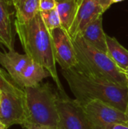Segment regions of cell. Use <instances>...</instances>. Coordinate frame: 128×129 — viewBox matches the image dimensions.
Returning <instances> with one entry per match:
<instances>
[{"instance_id":"5","label":"cell","mask_w":128,"mask_h":129,"mask_svg":"<svg viewBox=\"0 0 128 129\" xmlns=\"http://www.w3.org/2000/svg\"><path fill=\"white\" fill-rule=\"evenodd\" d=\"M58 123L57 129H93L83 107L66 94L57 97Z\"/></svg>"},{"instance_id":"18","label":"cell","mask_w":128,"mask_h":129,"mask_svg":"<svg viewBox=\"0 0 128 129\" xmlns=\"http://www.w3.org/2000/svg\"><path fill=\"white\" fill-rule=\"evenodd\" d=\"M40 13L45 26L50 33H51L54 29L62 26L60 19L56 8L48 11H40Z\"/></svg>"},{"instance_id":"15","label":"cell","mask_w":128,"mask_h":129,"mask_svg":"<svg viewBox=\"0 0 128 129\" xmlns=\"http://www.w3.org/2000/svg\"><path fill=\"white\" fill-rule=\"evenodd\" d=\"M56 9L58 12L61 26L68 33L75 21L78 3L76 0H56Z\"/></svg>"},{"instance_id":"17","label":"cell","mask_w":128,"mask_h":129,"mask_svg":"<svg viewBox=\"0 0 128 129\" xmlns=\"http://www.w3.org/2000/svg\"><path fill=\"white\" fill-rule=\"evenodd\" d=\"M12 93L17 94H23V89L20 88L10 77L8 73L0 69V93Z\"/></svg>"},{"instance_id":"26","label":"cell","mask_w":128,"mask_h":129,"mask_svg":"<svg viewBox=\"0 0 128 129\" xmlns=\"http://www.w3.org/2000/svg\"><path fill=\"white\" fill-rule=\"evenodd\" d=\"M126 113H127V117H128V104H127V112H126ZM128 125V123H127Z\"/></svg>"},{"instance_id":"7","label":"cell","mask_w":128,"mask_h":129,"mask_svg":"<svg viewBox=\"0 0 128 129\" xmlns=\"http://www.w3.org/2000/svg\"><path fill=\"white\" fill-rule=\"evenodd\" d=\"M0 120L8 128L26 123L24 93L23 94L0 93Z\"/></svg>"},{"instance_id":"19","label":"cell","mask_w":128,"mask_h":129,"mask_svg":"<svg viewBox=\"0 0 128 129\" xmlns=\"http://www.w3.org/2000/svg\"><path fill=\"white\" fill-rule=\"evenodd\" d=\"M40 11H48L56 8V0H40Z\"/></svg>"},{"instance_id":"22","label":"cell","mask_w":128,"mask_h":129,"mask_svg":"<svg viewBox=\"0 0 128 129\" xmlns=\"http://www.w3.org/2000/svg\"><path fill=\"white\" fill-rule=\"evenodd\" d=\"M23 127L26 129H57L54 128H51V127H47V126H42V125H35V124H30V123H26L23 125Z\"/></svg>"},{"instance_id":"10","label":"cell","mask_w":128,"mask_h":129,"mask_svg":"<svg viewBox=\"0 0 128 129\" xmlns=\"http://www.w3.org/2000/svg\"><path fill=\"white\" fill-rule=\"evenodd\" d=\"M11 0H0V42L8 51L14 50L15 27Z\"/></svg>"},{"instance_id":"25","label":"cell","mask_w":128,"mask_h":129,"mask_svg":"<svg viewBox=\"0 0 128 129\" xmlns=\"http://www.w3.org/2000/svg\"><path fill=\"white\" fill-rule=\"evenodd\" d=\"M124 0H113V2L114 3H117V2H122Z\"/></svg>"},{"instance_id":"9","label":"cell","mask_w":128,"mask_h":129,"mask_svg":"<svg viewBox=\"0 0 128 129\" xmlns=\"http://www.w3.org/2000/svg\"><path fill=\"white\" fill-rule=\"evenodd\" d=\"M77 14L75 21L69 32L71 39L80 34L83 29L93 20L103 14L99 0H76Z\"/></svg>"},{"instance_id":"6","label":"cell","mask_w":128,"mask_h":129,"mask_svg":"<svg viewBox=\"0 0 128 129\" xmlns=\"http://www.w3.org/2000/svg\"><path fill=\"white\" fill-rule=\"evenodd\" d=\"M93 129H101L115 123H128L126 113L100 100H94L83 106Z\"/></svg>"},{"instance_id":"13","label":"cell","mask_w":128,"mask_h":129,"mask_svg":"<svg viewBox=\"0 0 128 129\" xmlns=\"http://www.w3.org/2000/svg\"><path fill=\"white\" fill-rule=\"evenodd\" d=\"M49 76L51 77V75L45 67L32 60L21 74L17 85L23 89L36 85Z\"/></svg>"},{"instance_id":"2","label":"cell","mask_w":128,"mask_h":129,"mask_svg":"<svg viewBox=\"0 0 128 129\" xmlns=\"http://www.w3.org/2000/svg\"><path fill=\"white\" fill-rule=\"evenodd\" d=\"M14 27L25 54L48 71L60 94H66L57 70L51 33L46 27L41 13L26 23H20L15 19Z\"/></svg>"},{"instance_id":"20","label":"cell","mask_w":128,"mask_h":129,"mask_svg":"<svg viewBox=\"0 0 128 129\" xmlns=\"http://www.w3.org/2000/svg\"><path fill=\"white\" fill-rule=\"evenodd\" d=\"M101 129H128V125L123 123H115L108 125Z\"/></svg>"},{"instance_id":"12","label":"cell","mask_w":128,"mask_h":129,"mask_svg":"<svg viewBox=\"0 0 128 129\" xmlns=\"http://www.w3.org/2000/svg\"><path fill=\"white\" fill-rule=\"evenodd\" d=\"M80 35L89 45L107 54V35L103 29V15L91 21L83 29Z\"/></svg>"},{"instance_id":"16","label":"cell","mask_w":128,"mask_h":129,"mask_svg":"<svg viewBox=\"0 0 128 129\" xmlns=\"http://www.w3.org/2000/svg\"><path fill=\"white\" fill-rule=\"evenodd\" d=\"M107 54L124 72L128 67V50L122 46L115 37L106 36Z\"/></svg>"},{"instance_id":"3","label":"cell","mask_w":128,"mask_h":129,"mask_svg":"<svg viewBox=\"0 0 128 129\" xmlns=\"http://www.w3.org/2000/svg\"><path fill=\"white\" fill-rule=\"evenodd\" d=\"M26 123L57 128V92L50 83H39L23 88ZM24 124V125H25Z\"/></svg>"},{"instance_id":"1","label":"cell","mask_w":128,"mask_h":129,"mask_svg":"<svg viewBox=\"0 0 128 129\" xmlns=\"http://www.w3.org/2000/svg\"><path fill=\"white\" fill-rule=\"evenodd\" d=\"M75 100L83 107L87 103L100 100L126 113L128 104V87L121 88L110 81L97 76L80 64L61 70Z\"/></svg>"},{"instance_id":"24","label":"cell","mask_w":128,"mask_h":129,"mask_svg":"<svg viewBox=\"0 0 128 129\" xmlns=\"http://www.w3.org/2000/svg\"><path fill=\"white\" fill-rule=\"evenodd\" d=\"M124 73L125 74V76H126V77H127V79H128V67L124 70Z\"/></svg>"},{"instance_id":"23","label":"cell","mask_w":128,"mask_h":129,"mask_svg":"<svg viewBox=\"0 0 128 129\" xmlns=\"http://www.w3.org/2000/svg\"><path fill=\"white\" fill-rule=\"evenodd\" d=\"M0 129H8V127H7L6 125H5L2 122L1 120H0Z\"/></svg>"},{"instance_id":"4","label":"cell","mask_w":128,"mask_h":129,"mask_svg":"<svg viewBox=\"0 0 128 129\" xmlns=\"http://www.w3.org/2000/svg\"><path fill=\"white\" fill-rule=\"evenodd\" d=\"M72 39L78 64L97 76L106 79L121 88H127L128 79L125 74L107 54L89 45L80 34Z\"/></svg>"},{"instance_id":"11","label":"cell","mask_w":128,"mask_h":129,"mask_svg":"<svg viewBox=\"0 0 128 129\" xmlns=\"http://www.w3.org/2000/svg\"><path fill=\"white\" fill-rule=\"evenodd\" d=\"M31 60L32 59L26 54H19L14 50L0 51V65L16 84Z\"/></svg>"},{"instance_id":"8","label":"cell","mask_w":128,"mask_h":129,"mask_svg":"<svg viewBox=\"0 0 128 129\" xmlns=\"http://www.w3.org/2000/svg\"><path fill=\"white\" fill-rule=\"evenodd\" d=\"M51 33L55 59L61 70H67L76 66L78 64L76 51L68 32L60 26Z\"/></svg>"},{"instance_id":"14","label":"cell","mask_w":128,"mask_h":129,"mask_svg":"<svg viewBox=\"0 0 128 129\" xmlns=\"http://www.w3.org/2000/svg\"><path fill=\"white\" fill-rule=\"evenodd\" d=\"M15 11V19L20 23L31 20L40 12V0H11Z\"/></svg>"},{"instance_id":"21","label":"cell","mask_w":128,"mask_h":129,"mask_svg":"<svg viewBox=\"0 0 128 129\" xmlns=\"http://www.w3.org/2000/svg\"><path fill=\"white\" fill-rule=\"evenodd\" d=\"M100 5L103 12H105L114 2L113 0H99Z\"/></svg>"}]
</instances>
